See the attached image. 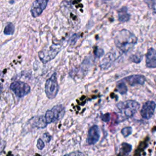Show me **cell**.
<instances>
[{
	"instance_id": "6da1fadb",
	"label": "cell",
	"mask_w": 156,
	"mask_h": 156,
	"mask_svg": "<svg viewBox=\"0 0 156 156\" xmlns=\"http://www.w3.org/2000/svg\"><path fill=\"white\" fill-rule=\"evenodd\" d=\"M114 40L118 49L123 52H127L136 43L137 38L129 30L122 29L117 32Z\"/></svg>"
},
{
	"instance_id": "7a4b0ae2",
	"label": "cell",
	"mask_w": 156,
	"mask_h": 156,
	"mask_svg": "<svg viewBox=\"0 0 156 156\" xmlns=\"http://www.w3.org/2000/svg\"><path fill=\"white\" fill-rule=\"evenodd\" d=\"M116 107L124 120L132 117L138 110L140 104L135 101L128 100L118 103Z\"/></svg>"
},
{
	"instance_id": "3957f363",
	"label": "cell",
	"mask_w": 156,
	"mask_h": 156,
	"mask_svg": "<svg viewBox=\"0 0 156 156\" xmlns=\"http://www.w3.org/2000/svg\"><path fill=\"white\" fill-rule=\"evenodd\" d=\"M62 46L60 44H52L38 52V57L43 63H46L52 60L61 50Z\"/></svg>"
},
{
	"instance_id": "277c9868",
	"label": "cell",
	"mask_w": 156,
	"mask_h": 156,
	"mask_svg": "<svg viewBox=\"0 0 156 156\" xmlns=\"http://www.w3.org/2000/svg\"><path fill=\"white\" fill-rule=\"evenodd\" d=\"M65 112V107L62 105L59 104L55 105L45 113L44 118L46 123L48 124L58 121L64 116Z\"/></svg>"
},
{
	"instance_id": "5b68a950",
	"label": "cell",
	"mask_w": 156,
	"mask_h": 156,
	"mask_svg": "<svg viewBox=\"0 0 156 156\" xmlns=\"http://www.w3.org/2000/svg\"><path fill=\"white\" fill-rule=\"evenodd\" d=\"M44 91L49 99H53L57 94L58 91V85L55 73L52 74L50 78L46 80L44 86Z\"/></svg>"
},
{
	"instance_id": "8992f818",
	"label": "cell",
	"mask_w": 156,
	"mask_h": 156,
	"mask_svg": "<svg viewBox=\"0 0 156 156\" xmlns=\"http://www.w3.org/2000/svg\"><path fill=\"white\" fill-rule=\"evenodd\" d=\"M10 90L18 98H23L27 95L30 91V86L21 81H15L10 86Z\"/></svg>"
},
{
	"instance_id": "52a82bcc",
	"label": "cell",
	"mask_w": 156,
	"mask_h": 156,
	"mask_svg": "<svg viewBox=\"0 0 156 156\" xmlns=\"http://www.w3.org/2000/svg\"><path fill=\"white\" fill-rule=\"evenodd\" d=\"M156 107V104L155 102L149 101L145 102L141 109L140 114L141 116L146 119H150L154 115V111Z\"/></svg>"
},
{
	"instance_id": "ba28073f",
	"label": "cell",
	"mask_w": 156,
	"mask_h": 156,
	"mask_svg": "<svg viewBox=\"0 0 156 156\" xmlns=\"http://www.w3.org/2000/svg\"><path fill=\"white\" fill-rule=\"evenodd\" d=\"M48 1L37 0L33 2L30 8V13L34 18L40 15L43 10L46 9Z\"/></svg>"
},
{
	"instance_id": "9c48e42d",
	"label": "cell",
	"mask_w": 156,
	"mask_h": 156,
	"mask_svg": "<svg viewBox=\"0 0 156 156\" xmlns=\"http://www.w3.org/2000/svg\"><path fill=\"white\" fill-rule=\"evenodd\" d=\"M100 138V130L98 126H93L90 128L88 132L87 143L89 145L96 144Z\"/></svg>"
},
{
	"instance_id": "30bf717a",
	"label": "cell",
	"mask_w": 156,
	"mask_h": 156,
	"mask_svg": "<svg viewBox=\"0 0 156 156\" xmlns=\"http://www.w3.org/2000/svg\"><path fill=\"white\" fill-rule=\"evenodd\" d=\"M146 65L149 68H156V50L150 48L146 54Z\"/></svg>"
},
{
	"instance_id": "8fae6325",
	"label": "cell",
	"mask_w": 156,
	"mask_h": 156,
	"mask_svg": "<svg viewBox=\"0 0 156 156\" xmlns=\"http://www.w3.org/2000/svg\"><path fill=\"white\" fill-rule=\"evenodd\" d=\"M127 81L131 86H135L136 85H143L146 81V78L141 74H133L127 76L124 79Z\"/></svg>"
},
{
	"instance_id": "7c38bea8",
	"label": "cell",
	"mask_w": 156,
	"mask_h": 156,
	"mask_svg": "<svg viewBox=\"0 0 156 156\" xmlns=\"http://www.w3.org/2000/svg\"><path fill=\"white\" fill-rule=\"evenodd\" d=\"M130 14L128 13L127 8L126 7H122L118 11V18L119 21L124 23L129 20Z\"/></svg>"
},
{
	"instance_id": "4fadbf2b",
	"label": "cell",
	"mask_w": 156,
	"mask_h": 156,
	"mask_svg": "<svg viewBox=\"0 0 156 156\" xmlns=\"http://www.w3.org/2000/svg\"><path fill=\"white\" fill-rule=\"evenodd\" d=\"M34 120L33 124L35 127H38V128H44L47 126V123L46 122L44 116H38L32 118Z\"/></svg>"
},
{
	"instance_id": "5bb4252c",
	"label": "cell",
	"mask_w": 156,
	"mask_h": 156,
	"mask_svg": "<svg viewBox=\"0 0 156 156\" xmlns=\"http://www.w3.org/2000/svg\"><path fill=\"white\" fill-rule=\"evenodd\" d=\"M116 90L121 94H124L127 91V88L124 82H119L116 85Z\"/></svg>"
},
{
	"instance_id": "9a60e30c",
	"label": "cell",
	"mask_w": 156,
	"mask_h": 156,
	"mask_svg": "<svg viewBox=\"0 0 156 156\" xmlns=\"http://www.w3.org/2000/svg\"><path fill=\"white\" fill-rule=\"evenodd\" d=\"M15 32V26L12 23H8L4 28V34L5 35H12Z\"/></svg>"
},
{
	"instance_id": "2e32d148",
	"label": "cell",
	"mask_w": 156,
	"mask_h": 156,
	"mask_svg": "<svg viewBox=\"0 0 156 156\" xmlns=\"http://www.w3.org/2000/svg\"><path fill=\"white\" fill-rule=\"evenodd\" d=\"M132 150V146L128 143H123L121 144V152L122 154H126L129 153Z\"/></svg>"
},
{
	"instance_id": "e0dca14e",
	"label": "cell",
	"mask_w": 156,
	"mask_h": 156,
	"mask_svg": "<svg viewBox=\"0 0 156 156\" xmlns=\"http://www.w3.org/2000/svg\"><path fill=\"white\" fill-rule=\"evenodd\" d=\"M141 59H142V55H141L139 54H135L130 57V60L132 62H134L136 63H140L141 62Z\"/></svg>"
},
{
	"instance_id": "ac0fdd59",
	"label": "cell",
	"mask_w": 156,
	"mask_h": 156,
	"mask_svg": "<svg viewBox=\"0 0 156 156\" xmlns=\"http://www.w3.org/2000/svg\"><path fill=\"white\" fill-rule=\"evenodd\" d=\"M132 132V129L131 127H126L121 130V133L124 137H127L130 135Z\"/></svg>"
},
{
	"instance_id": "d6986e66",
	"label": "cell",
	"mask_w": 156,
	"mask_h": 156,
	"mask_svg": "<svg viewBox=\"0 0 156 156\" xmlns=\"http://www.w3.org/2000/svg\"><path fill=\"white\" fill-rule=\"evenodd\" d=\"M145 2L152 10L153 12L156 13V1H145Z\"/></svg>"
},
{
	"instance_id": "ffe728a7",
	"label": "cell",
	"mask_w": 156,
	"mask_h": 156,
	"mask_svg": "<svg viewBox=\"0 0 156 156\" xmlns=\"http://www.w3.org/2000/svg\"><path fill=\"white\" fill-rule=\"evenodd\" d=\"M37 147L39 150H42L44 147V143L43 142V141L42 140V139L39 138L37 140Z\"/></svg>"
},
{
	"instance_id": "44dd1931",
	"label": "cell",
	"mask_w": 156,
	"mask_h": 156,
	"mask_svg": "<svg viewBox=\"0 0 156 156\" xmlns=\"http://www.w3.org/2000/svg\"><path fill=\"white\" fill-rule=\"evenodd\" d=\"M64 156H84L83 154L81 152L79 151H75V152H73L71 153L65 155Z\"/></svg>"
},
{
	"instance_id": "7402d4cb",
	"label": "cell",
	"mask_w": 156,
	"mask_h": 156,
	"mask_svg": "<svg viewBox=\"0 0 156 156\" xmlns=\"http://www.w3.org/2000/svg\"><path fill=\"white\" fill-rule=\"evenodd\" d=\"M101 119H102V121H105V122H108L110 120V113H105L104 115H101Z\"/></svg>"
},
{
	"instance_id": "603a6c76",
	"label": "cell",
	"mask_w": 156,
	"mask_h": 156,
	"mask_svg": "<svg viewBox=\"0 0 156 156\" xmlns=\"http://www.w3.org/2000/svg\"><path fill=\"white\" fill-rule=\"evenodd\" d=\"M43 138L46 140V142H49L50 140H51V135H50L49 133H44L43 135Z\"/></svg>"
},
{
	"instance_id": "cb8c5ba5",
	"label": "cell",
	"mask_w": 156,
	"mask_h": 156,
	"mask_svg": "<svg viewBox=\"0 0 156 156\" xmlns=\"http://www.w3.org/2000/svg\"><path fill=\"white\" fill-rule=\"evenodd\" d=\"M103 53H104V51L101 49H98L96 52H95V55L96 56H98V57H101L102 55H103Z\"/></svg>"
},
{
	"instance_id": "d4e9b609",
	"label": "cell",
	"mask_w": 156,
	"mask_h": 156,
	"mask_svg": "<svg viewBox=\"0 0 156 156\" xmlns=\"http://www.w3.org/2000/svg\"><path fill=\"white\" fill-rule=\"evenodd\" d=\"M35 156H38V155H35Z\"/></svg>"
}]
</instances>
